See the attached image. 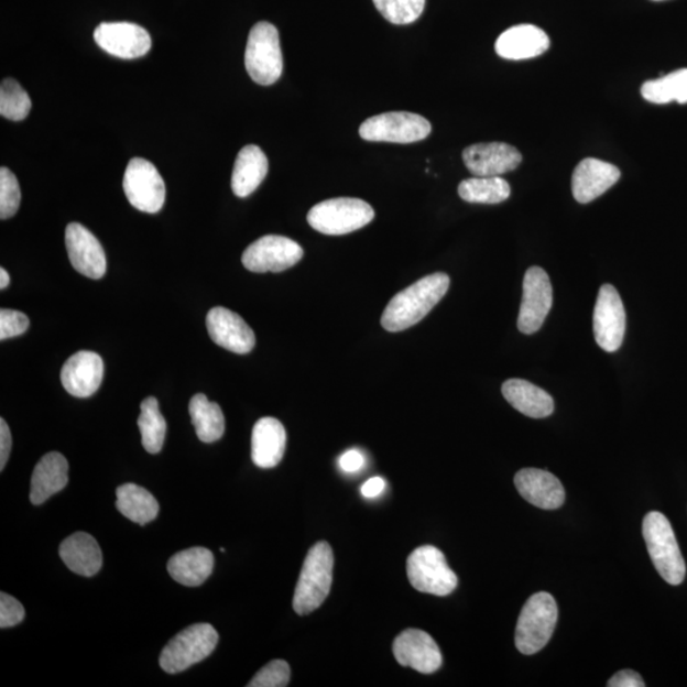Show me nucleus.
I'll use <instances>...</instances> for the list:
<instances>
[{"instance_id": "nucleus-1", "label": "nucleus", "mask_w": 687, "mask_h": 687, "mask_svg": "<svg viewBox=\"0 0 687 687\" xmlns=\"http://www.w3.org/2000/svg\"><path fill=\"white\" fill-rule=\"evenodd\" d=\"M448 288L449 276L445 273L430 274L407 286L397 293L383 310L381 318L383 329L399 332L421 323L446 296Z\"/></svg>"}, {"instance_id": "nucleus-2", "label": "nucleus", "mask_w": 687, "mask_h": 687, "mask_svg": "<svg viewBox=\"0 0 687 687\" xmlns=\"http://www.w3.org/2000/svg\"><path fill=\"white\" fill-rule=\"evenodd\" d=\"M332 570L331 546L320 542L310 547L293 597V609L298 615H308L321 607L331 590Z\"/></svg>"}, {"instance_id": "nucleus-3", "label": "nucleus", "mask_w": 687, "mask_h": 687, "mask_svg": "<svg viewBox=\"0 0 687 687\" xmlns=\"http://www.w3.org/2000/svg\"><path fill=\"white\" fill-rule=\"evenodd\" d=\"M643 537L659 576L669 585H681L686 575L685 560L666 515L661 512L645 515Z\"/></svg>"}, {"instance_id": "nucleus-4", "label": "nucleus", "mask_w": 687, "mask_h": 687, "mask_svg": "<svg viewBox=\"0 0 687 687\" xmlns=\"http://www.w3.org/2000/svg\"><path fill=\"white\" fill-rule=\"evenodd\" d=\"M558 617V607L550 593L531 596L515 628V647L527 656L542 651L550 641Z\"/></svg>"}, {"instance_id": "nucleus-5", "label": "nucleus", "mask_w": 687, "mask_h": 687, "mask_svg": "<svg viewBox=\"0 0 687 687\" xmlns=\"http://www.w3.org/2000/svg\"><path fill=\"white\" fill-rule=\"evenodd\" d=\"M244 65L249 76L260 86H272L283 73L280 32L274 24L259 22L250 31Z\"/></svg>"}, {"instance_id": "nucleus-6", "label": "nucleus", "mask_w": 687, "mask_h": 687, "mask_svg": "<svg viewBox=\"0 0 687 687\" xmlns=\"http://www.w3.org/2000/svg\"><path fill=\"white\" fill-rule=\"evenodd\" d=\"M374 210L356 198H337L318 203L308 211L307 220L317 232L329 236L348 235L370 225Z\"/></svg>"}, {"instance_id": "nucleus-7", "label": "nucleus", "mask_w": 687, "mask_h": 687, "mask_svg": "<svg viewBox=\"0 0 687 687\" xmlns=\"http://www.w3.org/2000/svg\"><path fill=\"white\" fill-rule=\"evenodd\" d=\"M219 641L210 624H195L183 630L163 648L160 665L167 674H178L208 658Z\"/></svg>"}, {"instance_id": "nucleus-8", "label": "nucleus", "mask_w": 687, "mask_h": 687, "mask_svg": "<svg viewBox=\"0 0 687 687\" xmlns=\"http://www.w3.org/2000/svg\"><path fill=\"white\" fill-rule=\"evenodd\" d=\"M406 569L416 591L445 597L457 588L455 571L448 567L445 554L435 546L425 545L415 549L407 558Z\"/></svg>"}, {"instance_id": "nucleus-9", "label": "nucleus", "mask_w": 687, "mask_h": 687, "mask_svg": "<svg viewBox=\"0 0 687 687\" xmlns=\"http://www.w3.org/2000/svg\"><path fill=\"white\" fill-rule=\"evenodd\" d=\"M432 132L430 122L413 112L395 111L367 119L359 135L368 142L408 144L421 142Z\"/></svg>"}, {"instance_id": "nucleus-10", "label": "nucleus", "mask_w": 687, "mask_h": 687, "mask_svg": "<svg viewBox=\"0 0 687 687\" xmlns=\"http://www.w3.org/2000/svg\"><path fill=\"white\" fill-rule=\"evenodd\" d=\"M122 185L129 203L138 210L154 215L165 206V182L150 161L138 157L130 161Z\"/></svg>"}, {"instance_id": "nucleus-11", "label": "nucleus", "mask_w": 687, "mask_h": 687, "mask_svg": "<svg viewBox=\"0 0 687 687\" xmlns=\"http://www.w3.org/2000/svg\"><path fill=\"white\" fill-rule=\"evenodd\" d=\"M304 258V249L288 237L269 235L244 250L242 264L252 273H281Z\"/></svg>"}, {"instance_id": "nucleus-12", "label": "nucleus", "mask_w": 687, "mask_h": 687, "mask_svg": "<svg viewBox=\"0 0 687 687\" xmlns=\"http://www.w3.org/2000/svg\"><path fill=\"white\" fill-rule=\"evenodd\" d=\"M626 331V314L615 286L604 284L597 297L593 313V332L597 346L608 353H615L623 344Z\"/></svg>"}, {"instance_id": "nucleus-13", "label": "nucleus", "mask_w": 687, "mask_h": 687, "mask_svg": "<svg viewBox=\"0 0 687 687\" xmlns=\"http://www.w3.org/2000/svg\"><path fill=\"white\" fill-rule=\"evenodd\" d=\"M553 306V286L544 269L534 266L523 280V297L519 316V330L535 334L544 325Z\"/></svg>"}, {"instance_id": "nucleus-14", "label": "nucleus", "mask_w": 687, "mask_h": 687, "mask_svg": "<svg viewBox=\"0 0 687 687\" xmlns=\"http://www.w3.org/2000/svg\"><path fill=\"white\" fill-rule=\"evenodd\" d=\"M95 41L106 53L120 59H137L151 51L149 31L130 22H103L95 30Z\"/></svg>"}, {"instance_id": "nucleus-15", "label": "nucleus", "mask_w": 687, "mask_h": 687, "mask_svg": "<svg viewBox=\"0 0 687 687\" xmlns=\"http://www.w3.org/2000/svg\"><path fill=\"white\" fill-rule=\"evenodd\" d=\"M65 247L73 268L91 280H101L108 269L100 241L85 226L73 222L65 229Z\"/></svg>"}, {"instance_id": "nucleus-16", "label": "nucleus", "mask_w": 687, "mask_h": 687, "mask_svg": "<svg viewBox=\"0 0 687 687\" xmlns=\"http://www.w3.org/2000/svg\"><path fill=\"white\" fill-rule=\"evenodd\" d=\"M392 651L401 666L412 667L425 675L436 673L444 662L435 640L419 629L404 630L396 637Z\"/></svg>"}, {"instance_id": "nucleus-17", "label": "nucleus", "mask_w": 687, "mask_h": 687, "mask_svg": "<svg viewBox=\"0 0 687 687\" xmlns=\"http://www.w3.org/2000/svg\"><path fill=\"white\" fill-rule=\"evenodd\" d=\"M465 166L473 176L494 177L509 174L522 162V154L506 143H480L468 146L462 153Z\"/></svg>"}, {"instance_id": "nucleus-18", "label": "nucleus", "mask_w": 687, "mask_h": 687, "mask_svg": "<svg viewBox=\"0 0 687 687\" xmlns=\"http://www.w3.org/2000/svg\"><path fill=\"white\" fill-rule=\"evenodd\" d=\"M209 337L217 346L236 355H248L255 347L257 338L240 315L225 307H215L207 316Z\"/></svg>"}, {"instance_id": "nucleus-19", "label": "nucleus", "mask_w": 687, "mask_h": 687, "mask_svg": "<svg viewBox=\"0 0 687 687\" xmlns=\"http://www.w3.org/2000/svg\"><path fill=\"white\" fill-rule=\"evenodd\" d=\"M103 371L105 366L100 356L94 351H78L62 368L63 388L75 397L92 396L101 386Z\"/></svg>"}, {"instance_id": "nucleus-20", "label": "nucleus", "mask_w": 687, "mask_h": 687, "mask_svg": "<svg viewBox=\"0 0 687 687\" xmlns=\"http://www.w3.org/2000/svg\"><path fill=\"white\" fill-rule=\"evenodd\" d=\"M621 177L617 166L597 159L579 163L571 177V192L580 204H588L607 193Z\"/></svg>"}, {"instance_id": "nucleus-21", "label": "nucleus", "mask_w": 687, "mask_h": 687, "mask_svg": "<svg viewBox=\"0 0 687 687\" xmlns=\"http://www.w3.org/2000/svg\"><path fill=\"white\" fill-rule=\"evenodd\" d=\"M514 486L525 501L542 510H558L566 501V490L552 472L522 469L514 477Z\"/></svg>"}, {"instance_id": "nucleus-22", "label": "nucleus", "mask_w": 687, "mask_h": 687, "mask_svg": "<svg viewBox=\"0 0 687 687\" xmlns=\"http://www.w3.org/2000/svg\"><path fill=\"white\" fill-rule=\"evenodd\" d=\"M550 39L534 24H517L503 32L495 43V52L503 59H533L549 51Z\"/></svg>"}, {"instance_id": "nucleus-23", "label": "nucleus", "mask_w": 687, "mask_h": 687, "mask_svg": "<svg viewBox=\"0 0 687 687\" xmlns=\"http://www.w3.org/2000/svg\"><path fill=\"white\" fill-rule=\"evenodd\" d=\"M286 433L283 424L275 419L261 418L252 429L251 457L260 469H273L283 460Z\"/></svg>"}, {"instance_id": "nucleus-24", "label": "nucleus", "mask_w": 687, "mask_h": 687, "mask_svg": "<svg viewBox=\"0 0 687 687\" xmlns=\"http://www.w3.org/2000/svg\"><path fill=\"white\" fill-rule=\"evenodd\" d=\"M69 464L59 452L45 455L35 466L31 479L30 501L40 505L68 486Z\"/></svg>"}, {"instance_id": "nucleus-25", "label": "nucleus", "mask_w": 687, "mask_h": 687, "mask_svg": "<svg viewBox=\"0 0 687 687\" xmlns=\"http://www.w3.org/2000/svg\"><path fill=\"white\" fill-rule=\"evenodd\" d=\"M59 555L65 566L78 576L94 577L102 567L100 545L94 536L86 533L65 538L59 547Z\"/></svg>"}, {"instance_id": "nucleus-26", "label": "nucleus", "mask_w": 687, "mask_h": 687, "mask_svg": "<svg viewBox=\"0 0 687 687\" xmlns=\"http://www.w3.org/2000/svg\"><path fill=\"white\" fill-rule=\"evenodd\" d=\"M502 394L506 401L528 418L543 419L554 413V400L546 391L525 380L503 383Z\"/></svg>"}, {"instance_id": "nucleus-27", "label": "nucleus", "mask_w": 687, "mask_h": 687, "mask_svg": "<svg viewBox=\"0 0 687 687\" xmlns=\"http://www.w3.org/2000/svg\"><path fill=\"white\" fill-rule=\"evenodd\" d=\"M215 568V555L206 547H192L172 556L167 564L170 576L186 587L201 586Z\"/></svg>"}, {"instance_id": "nucleus-28", "label": "nucleus", "mask_w": 687, "mask_h": 687, "mask_svg": "<svg viewBox=\"0 0 687 687\" xmlns=\"http://www.w3.org/2000/svg\"><path fill=\"white\" fill-rule=\"evenodd\" d=\"M266 155L258 145H247L237 155L232 172V190L239 198H248L268 175Z\"/></svg>"}, {"instance_id": "nucleus-29", "label": "nucleus", "mask_w": 687, "mask_h": 687, "mask_svg": "<svg viewBox=\"0 0 687 687\" xmlns=\"http://www.w3.org/2000/svg\"><path fill=\"white\" fill-rule=\"evenodd\" d=\"M117 509L122 515L138 525L144 526L160 513V504L149 490L137 484L121 486L117 489Z\"/></svg>"}, {"instance_id": "nucleus-30", "label": "nucleus", "mask_w": 687, "mask_h": 687, "mask_svg": "<svg viewBox=\"0 0 687 687\" xmlns=\"http://www.w3.org/2000/svg\"><path fill=\"white\" fill-rule=\"evenodd\" d=\"M189 413L196 436L204 444H212L223 437L226 422L222 408L204 394H196L189 404Z\"/></svg>"}, {"instance_id": "nucleus-31", "label": "nucleus", "mask_w": 687, "mask_h": 687, "mask_svg": "<svg viewBox=\"0 0 687 687\" xmlns=\"http://www.w3.org/2000/svg\"><path fill=\"white\" fill-rule=\"evenodd\" d=\"M458 195L472 204H499L510 198L511 186L501 176H473L458 185Z\"/></svg>"}, {"instance_id": "nucleus-32", "label": "nucleus", "mask_w": 687, "mask_h": 687, "mask_svg": "<svg viewBox=\"0 0 687 687\" xmlns=\"http://www.w3.org/2000/svg\"><path fill=\"white\" fill-rule=\"evenodd\" d=\"M138 427L142 435V445L146 452L160 454L165 444L167 423L160 412L159 400L146 397L141 405Z\"/></svg>"}, {"instance_id": "nucleus-33", "label": "nucleus", "mask_w": 687, "mask_h": 687, "mask_svg": "<svg viewBox=\"0 0 687 687\" xmlns=\"http://www.w3.org/2000/svg\"><path fill=\"white\" fill-rule=\"evenodd\" d=\"M644 100L656 105L676 101L687 103V69H678L658 79L645 81L641 89Z\"/></svg>"}, {"instance_id": "nucleus-34", "label": "nucleus", "mask_w": 687, "mask_h": 687, "mask_svg": "<svg viewBox=\"0 0 687 687\" xmlns=\"http://www.w3.org/2000/svg\"><path fill=\"white\" fill-rule=\"evenodd\" d=\"M29 94L18 80L7 78L0 86V115L8 120L22 121L31 111Z\"/></svg>"}, {"instance_id": "nucleus-35", "label": "nucleus", "mask_w": 687, "mask_h": 687, "mask_svg": "<svg viewBox=\"0 0 687 687\" xmlns=\"http://www.w3.org/2000/svg\"><path fill=\"white\" fill-rule=\"evenodd\" d=\"M373 3L383 18L394 24L415 22L425 8V0H373Z\"/></svg>"}, {"instance_id": "nucleus-36", "label": "nucleus", "mask_w": 687, "mask_h": 687, "mask_svg": "<svg viewBox=\"0 0 687 687\" xmlns=\"http://www.w3.org/2000/svg\"><path fill=\"white\" fill-rule=\"evenodd\" d=\"M21 189L18 177L10 170H0V219L12 218L19 211Z\"/></svg>"}, {"instance_id": "nucleus-37", "label": "nucleus", "mask_w": 687, "mask_h": 687, "mask_svg": "<svg viewBox=\"0 0 687 687\" xmlns=\"http://www.w3.org/2000/svg\"><path fill=\"white\" fill-rule=\"evenodd\" d=\"M291 667L283 659L269 662L248 684L249 687H284L290 684Z\"/></svg>"}, {"instance_id": "nucleus-38", "label": "nucleus", "mask_w": 687, "mask_h": 687, "mask_svg": "<svg viewBox=\"0 0 687 687\" xmlns=\"http://www.w3.org/2000/svg\"><path fill=\"white\" fill-rule=\"evenodd\" d=\"M30 326L29 317L20 310L6 309L0 310V339L7 340L28 331Z\"/></svg>"}, {"instance_id": "nucleus-39", "label": "nucleus", "mask_w": 687, "mask_h": 687, "mask_svg": "<svg viewBox=\"0 0 687 687\" xmlns=\"http://www.w3.org/2000/svg\"><path fill=\"white\" fill-rule=\"evenodd\" d=\"M26 611H24L21 602L14 597L0 593V628H13L22 623Z\"/></svg>"}, {"instance_id": "nucleus-40", "label": "nucleus", "mask_w": 687, "mask_h": 687, "mask_svg": "<svg viewBox=\"0 0 687 687\" xmlns=\"http://www.w3.org/2000/svg\"><path fill=\"white\" fill-rule=\"evenodd\" d=\"M609 687H644L645 684L640 674L635 673L633 669H623L619 670L618 674L613 675L609 683Z\"/></svg>"}, {"instance_id": "nucleus-41", "label": "nucleus", "mask_w": 687, "mask_h": 687, "mask_svg": "<svg viewBox=\"0 0 687 687\" xmlns=\"http://www.w3.org/2000/svg\"><path fill=\"white\" fill-rule=\"evenodd\" d=\"M339 465L342 471L355 473L364 468L366 457L358 449H349L340 457Z\"/></svg>"}, {"instance_id": "nucleus-42", "label": "nucleus", "mask_w": 687, "mask_h": 687, "mask_svg": "<svg viewBox=\"0 0 687 687\" xmlns=\"http://www.w3.org/2000/svg\"><path fill=\"white\" fill-rule=\"evenodd\" d=\"M12 449V435L10 427L2 418L0 419V471H3L10 458Z\"/></svg>"}, {"instance_id": "nucleus-43", "label": "nucleus", "mask_w": 687, "mask_h": 687, "mask_svg": "<svg viewBox=\"0 0 687 687\" xmlns=\"http://www.w3.org/2000/svg\"><path fill=\"white\" fill-rule=\"evenodd\" d=\"M384 489H386V481L380 477L371 478L367 480L362 486V495L367 499H373L380 497Z\"/></svg>"}, {"instance_id": "nucleus-44", "label": "nucleus", "mask_w": 687, "mask_h": 687, "mask_svg": "<svg viewBox=\"0 0 687 687\" xmlns=\"http://www.w3.org/2000/svg\"><path fill=\"white\" fill-rule=\"evenodd\" d=\"M11 283L10 274L7 273L4 268L0 269V290H6Z\"/></svg>"}, {"instance_id": "nucleus-45", "label": "nucleus", "mask_w": 687, "mask_h": 687, "mask_svg": "<svg viewBox=\"0 0 687 687\" xmlns=\"http://www.w3.org/2000/svg\"><path fill=\"white\" fill-rule=\"evenodd\" d=\"M656 2H661V0H656Z\"/></svg>"}]
</instances>
